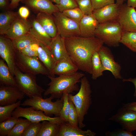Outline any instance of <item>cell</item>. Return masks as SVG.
I'll list each match as a JSON object with an SVG mask.
<instances>
[{"mask_svg": "<svg viewBox=\"0 0 136 136\" xmlns=\"http://www.w3.org/2000/svg\"><path fill=\"white\" fill-rule=\"evenodd\" d=\"M68 55L79 70L92 73V59L94 53L103 46V42L95 37L80 36L65 38Z\"/></svg>", "mask_w": 136, "mask_h": 136, "instance_id": "6da1fadb", "label": "cell"}, {"mask_svg": "<svg viewBox=\"0 0 136 136\" xmlns=\"http://www.w3.org/2000/svg\"><path fill=\"white\" fill-rule=\"evenodd\" d=\"M84 76L83 73L78 72L57 77L48 75L50 81L47 84L48 87L44 91V95L47 96L50 94L54 98L59 99L64 93L69 94L78 91L79 89L77 83L80 82L81 79Z\"/></svg>", "mask_w": 136, "mask_h": 136, "instance_id": "7a4b0ae2", "label": "cell"}, {"mask_svg": "<svg viewBox=\"0 0 136 136\" xmlns=\"http://www.w3.org/2000/svg\"><path fill=\"white\" fill-rule=\"evenodd\" d=\"M80 88L74 95L68 94L69 100L74 104L77 111L79 127L81 128L85 127L83 123L85 115L88 113L92 103V91L90 85L85 76L81 79Z\"/></svg>", "mask_w": 136, "mask_h": 136, "instance_id": "3957f363", "label": "cell"}, {"mask_svg": "<svg viewBox=\"0 0 136 136\" xmlns=\"http://www.w3.org/2000/svg\"><path fill=\"white\" fill-rule=\"evenodd\" d=\"M117 21L99 23L95 32V37L108 46H118L123 32Z\"/></svg>", "mask_w": 136, "mask_h": 136, "instance_id": "277c9868", "label": "cell"}, {"mask_svg": "<svg viewBox=\"0 0 136 136\" xmlns=\"http://www.w3.org/2000/svg\"><path fill=\"white\" fill-rule=\"evenodd\" d=\"M53 99L51 96L45 98L42 97H34L26 99L21 105L23 106L32 107L36 109L42 111L47 116L54 115L56 117L59 116L63 104V96L54 102L52 101Z\"/></svg>", "mask_w": 136, "mask_h": 136, "instance_id": "5b68a950", "label": "cell"}, {"mask_svg": "<svg viewBox=\"0 0 136 136\" xmlns=\"http://www.w3.org/2000/svg\"><path fill=\"white\" fill-rule=\"evenodd\" d=\"M14 76L17 86L26 96L29 98L42 97L45 90L37 84L36 75L23 73L16 66Z\"/></svg>", "mask_w": 136, "mask_h": 136, "instance_id": "8992f818", "label": "cell"}, {"mask_svg": "<svg viewBox=\"0 0 136 136\" xmlns=\"http://www.w3.org/2000/svg\"><path fill=\"white\" fill-rule=\"evenodd\" d=\"M16 66L22 72L34 75H50L49 71L38 57H29L16 50Z\"/></svg>", "mask_w": 136, "mask_h": 136, "instance_id": "52a82bcc", "label": "cell"}, {"mask_svg": "<svg viewBox=\"0 0 136 136\" xmlns=\"http://www.w3.org/2000/svg\"><path fill=\"white\" fill-rule=\"evenodd\" d=\"M57 33L64 38L80 36L79 24L57 12L53 15Z\"/></svg>", "mask_w": 136, "mask_h": 136, "instance_id": "ba28073f", "label": "cell"}, {"mask_svg": "<svg viewBox=\"0 0 136 136\" xmlns=\"http://www.w3.org/2000/svg\"><path fill=\"white\" fill-rule=\"evenodd\" d=\"M12 116L18 118H25L31 122H40L45 120L59 124L64 122L60 116L50 117L46 115L43 111L36 109L32 107L24 108L19 106L13 111Z\"/></svg>", "mask_w": 136, "mask_h": 136, "instance_id": "9c48e42d", "label": "cell"}, {"mask_svg": "<svg viewBox=\"0 0 136 136\" xmlns=\"http://www.w3.org/2000/svg\"><path fill=\"white\" fill-rule=\"evenodd\" d=\"M15 49L12 40L4 35L0 36V56L6 63L12 74L14 76L16 65Z\"/></svg>", "mask_w": 136, "mask_h": 136, "instance_id": "30bf717a", "label": "cell"}, {"mask_svg": "<svg viewBox=\"0 0 136 136\" xmlns=\"http://www.w3.org/2000/svg\"><path fill=\"white\" fill-rule=\"evenodd\" d=\"M117 21L123 32H136V10L134 8L126 4L121 5Z\"/></svg>", "mask_w": 136, "mask_h": 136, "instance_id": "8fae6325", "label": "cell"}, {"mask_svg": "<svg viewBox=\"0 0 136 136\" xmlns=\"http://www.w3.org/2000/svg\"><path fill=\"white\" fill-rule=\"evenodd\" d=\"M109 120L118 123L125 130L131 132L136 130V112L133 110L122 107Z\"/></svg>", "mask_w": 136, "mask_h": 136, "instance_id": "7c38bea8", "label": "cell"}, {"mask_svg": "<svg viewBox=\"0 0 136 136\" xmlns=\"http://www.w3.org/2000/svg\"><path fill=\"white\" fill-rule=\"evenodd\" d=\"M99 56L105 70L110 72L116 79H121V67L115 60L111 50L108 47L103 46L98 51Z\"/></svg>", "mask_w": 136, "mask_h": 136, "instance_id": "4fadbf2b", "label": "cell"}, {"mask_svg": "<svg viewBox=\"0 0 136 136\" xmlns=\"http://www.w3.org/2000/svg\"><path fill=\"white\" fill-rule=\"evenodd\" d=\"M25 95L17 86L0 85V106L15 103L23 99Z\"/></svg>", "mask_w": 136, "mask_h": 136, "instance_id": "5bb4252c", "label": "cell"}, {"mask_svg": "<svg viewBox=\"0 0 136 136\" xmlns=\"http://www.w3.org/2000/svg\"><path fill=\"white\" fill-rule=\"evenodd\" d=\"M121 5L116 3L93 10L92 14L99 23L117 21Z\"/></svg>", "mask_w": 136, "mask_h": 136, "instance_id": "9a60e30c", "label": "cell"}, {"mask_svg": "<svg viewBox=\"0 0 136 136\" xmlns=\"http://www.w3.org/2000/svg\"><path fill=\"white\" fill-rule=\"evenodd\" d=\"M29 20L31 26L28 33L49 49L52 38L45 31L36 17H31Z\"/></svg>", "mask_w": 136, "mask_h": 136, "instance_id": "2e32d148", "label": "cell"}, {"mask_svg": "<svg viewBox=\"0 0 136 136\" xmlns=\"http://www.w3.org/2000/svg\"><path fill=\"white\" fill-rule=\"evenodd\" d=\"M31 25L29 20H24L19 16L14 21L4 35L12 40L28 33Z\"/></svg>", "mask_w": 136, "mask_h": 136, "instance_id": "e0dca14e", "label": "cell"}, {"mask_svg": "<svg viewBox=\"0 0 136 136\" xmlns=\"http://www.w3.org/2000/svg\"><path fill=\"white\" fill-rule=\"evenodd\" d=\"M79 24L80 36L87 38L95 37V30L99 23L92 14L84 15Z\"/></svg>", "mask_w": 136, "mask_h": 136, "instance_id": "ac0fdd59", "label": "cell"}, {"mask_svg": "<svg viewBox=\"0 0 136 136\" xmlns=\"http://www.w3.org/2000/svg\"><path fill=\"white\" fill-rule=\"evenodd\" d=\"M23 3L33 10L52 15L59 11L55 5L50 0H23Z\"/></svg>", "mask_w": 136, "mask_h": 136, "instance_id": "d6986e66", "label": "cell"}, {"mask_svg": "<svg viewBox=\"0 0 136 136\" xmlns=\"http://www.w3.org/2000/svg\"><path fill=\"white\" fill-rule=\"evenodd\" d=\"M49 49L56 62L69 56L65 46V38L58 33L52 38Z\"/></svg>", "mask_w": 136, "mask_h": 136, "instance_id": "ffe728a7", "label": "cell"}, {"mask_svg": "<svg viewBox=\"0 0 136 136\" xmlns=\"http://www.w3.org/2000/svg\"><path fill=\"white\" fill-rule=\"evenodd\" d=\"M79 70L68 56L56 62L53 70V74L54 75H68L75 73Z\"/></svg>", "mask_w": 136, "mask_h": 136, "instance_id": "44dd1931", "label": "cell"}, {"mask_svg": "<svg viewBox=\"0 0 136 136\" xmlns=\"http://www.w3.org/2000/svg\"><path fill=\"white\" fill-rule=\"evenodd\" d=\"M38 51V57L49 71V75L54 77L53 71L56 61L50 49L47 46L40 43Z\"/></svg>", "mask_w": 136, "mask_h": 136, "instance_id": "7402d4cb", "label": "cell"}, {"mask_svg": "<svg viewBox=\"0 0 136 136\" xmlns=\"http://www.w3.org/2000/svg\"><path fill=\"white\" fill-rule=\"evenodd\" d=\"M36 18L49 36L53 38L56 36L57 33V28L53 15L39 12Z\"/></svg>", "mask_w": 136, "mask_h": 136, "instance_id": "603a6c76", "label": "cell"}, {"mask_svg": "<svg viewBox=\"0 0 136 136\" xmlns=\"http://www.w3.org/2000/svg\"><path fill=\"white\" fill-rule=\"evenodd\" d=\"M96 134L90 130H83L79 127L73 126L64 122L60 124L57 136H94Z\"/></svg>", "mask_w": 136, "mask_h": 136, "instance_id": "cb8c5ba5", "label": "cell"}, {"mask_svg": "<svg viewBox=\"0 0 136 136\" xmlns=\"http://www.w3.org/2000/svg\"><path fill=\"white\" fill-rule=\"evenodd\" d=\"M19 16L18 12L7 11L0 13V34L4 35L15 20Z\"/></svg>", "mask_w": 136, "mask_h": 136, "instance_id": "d4e9b609", "label": "cell"}, {"mask_svg": "<svg viewBox=\"0 0 136 136\" xmlns=\"http://www.w3.org/2000/svg\"><path fill=\"white\" fill-rule=\"evenodd\" d=\"M5 62L2 59H0V85L17 86L15 77Z\"/></svg>", "mask_w": 136, "mask_h": 136, "instance_id": "484cf974", "label": "cell"}, {"mask_svg": "<svg viewBox=\"0 0 136 136\" xmlns=\"http://www.w3.org/2000/svg\"><path fill=\"white\" fill-rule=\"evenodd\" d=\"M60 124L47 120L42 121L37 136H57Z\"/></svg>", "mask_w": 136, "mask_h": 136, "instance_id": "4316f807", "label": "cell"}, {"mask_svg": "<svg viewBox=\"0 0 136 136\" xmlns=\"http://www.w3.org/2000/svg\"><path fill=\"white\" fill-rule=\"evenodd\" d=\"M105 70L101 61L98 51L95 52L93 54L92 59L91 78L94 80L103 75Z\"/></svg>", "mask_w": 136, "mask_h": 136, "instance_id": "83f0119b", "label": "cell"}, {"mask_svg": "<svg viewBox=\"0 0 136 136\" xmlns=\"http://www.w3.org/2000/svg\"><path fill=\"white\" fill-rule=\"evenodd\" d=\"M11 40L15 49L18 51H21L28 45L38 41L28 33Z\"/></svg>", "mask_w": 136, "mask_h": 136, "instance_id": "f1b7e54d", "label": "cell"}, {"mask_svg": "<svg viewBox=\"0 0 136 136\" xmlns=\"http://www.w3.org/2000/svg\"><path fill=\"white\" fill-rule=\"evenodd\" d=\"M121 43L132 51L136 53V32H123L120 41Z\"/></svg>", "mask_w": 136, "mask_h": 136, "instance_id": "f546056e", "label": "cell"}, {"mask_svg": "<svg viewBox=\"0 0 136 136\" xmlns=\"http://www.w3.org/2000/svg\"><path fill=\"white\" fill-rule=\"evenodd\" d=\"M31 122L26 119L18 118L14 126L7 136H22Z\"/></svg>", "mask_w": 136, "mask_h": 136, "instance_id": "4dcf8cb0", "label": "cell"}, {"mask_svg": "<svg viewBox=\"0 0 136 136\" xmlns=\"http://www.w3.org/2000/svg\"><path fill=\"white\" fill-rule=\"evenodd\" d=\"M21 100L9 105L0 106V122H3L10 118L13 112L18 107L20 106Z\"/></svg>", "mask_w": 136, "mask_h": 136, "instance_id": "1f68e13d", "label": "cell"}, {"mask_svg": "<svg viewBox=\"0 0 136 136\" xmlns=\"http://www.w3.org/2000/svg\"><path fill=\"white\" fill-rule=\"evenodd\" d=\"M18 119L17 117L12 116L0 122V136H7L14 126Z\"/></svg>", "mask_w": 136, "mask_h": 136, "instance_id": "d6a6232c", "label": "cell"}, {"mask_svg": "<svg viewBox=\"0 0 136 136\" xmlns=\"http://www.w3.org/2000/svg\"><path fill=\"white\" fill-rule=\"evenodd\" d=\"M40 43L38 41L35 42L27 46L20 51L23 55L29 57H38V50Z\"/></svg>", "mask_w": 136, "mask_h": 136, "instance_id": "836d02e7", "label": "cell"}, {"mask_svg": "<svg viewBox=\"0 0 136 136\" xmlns=\"http://www.w3.org/2000/svg\"><path fill=\"white\" fill-rule=\"evenodd\" d=\"M67 93H63V104L59 116L64 122H67L68 116L71 108V105L68 98V94Z\"/></svg>", "mask_w": 136, "mask_h": 136, "instance_id": "e575fe53", "label": "cell"}, {"mask_svg": "<svg viewBox=\"0 0 136 136\" xmlns=\"http://www.w3.org/2000/svg\"><path fill=\"white\" fill-rule=\"evenodd\" d=\"M62 13L66 16L79 23L84 15L78 7L65 10Z\"/></svg>", "mask_w": 136, "mask_h": 136, "instance_id": "d590c367", "label": "cell"}, {"mask_svg": "<svg viewBox=\"0 0 136 136\" xmlns=\"http://www.w3.org/2000/svg\"><path fill=\"white\" fill-rule=\"evenodd\" d=\"M84 15L92 14L93 11L91 0H75Z\"/></svg>", "mask_w": 136, "mask_h": 136, "instance_id": "8d00e7d4", "label": "cell"}, {"mask_svg": "<svg viewBox=\"0 0 136 136\" xmlns=\"http://www.w3.org/2000/svg\"><path fill=\"white\" fill-rule=\"evenodd\" d=\"M69 101L71 105V108L68 116L67 122L72 126L79 127L77 111L73 103L69 100Z\"/></svg>", "mask_w": 136, "mask_h": 136, "instance_id": "74e56055", "label": "cell"}, {"mask_svg": "<svg viewBox=\"0 0 136 136\" xmlns=\"http://www.w3.org/2000/svg\"><path fill=\"white\" fill-rule=\"evenodd\" d=\"M59 11L62 12L63 11L78 7L75 0H60L58 4H55Z\"/></svg>", "mask_w": 136, "mask_h": 136, "instance_id": "f35d334b", "label": "cell"}, {"mask_svg": "<svg viewBox=\"0 0 136 136\" xmlns=\"http://www.w3.org/2000/svg\"><path fill=\"white\" fill-rule=\"evenodd\" d=\"M41 125L40 122H31L24 130L22 136H37Z\"/></svg>", "mask_w": 136, "mask_h": 136, "instance_id": "ab89813d", "label": "cell"}, {"mask_svg": "<svg viewBox=\"0 0 136 136\" xmlns=\"http://www.w3.org/2000/svg\"><path fill=\"white\" fill-rule=\"evenodd\" d=\"M107 136H133L132 132L122 128L115 129L112 131H108L105 132Z\"/></svg>", "mask_w": 136, "mask_h": 136, "instance_id": "60d3db41", "label": "cell"}, {"mask_svg": "<svg viewBox=\"0 0 136 136\" xmlns=\"http://www.w3.org/2000/svg\"><path fill=\"white\" fill-rule=\"evenodd\" d=\"M115 0H91L93 10L115 3Z\"/></svg>", "mask_w": 136, "mask_h": 136, "instance_id": "b9f144b4", "label": "cell"}, {"mask_svg": "<svg viewBox=\"0 0 136 136\" xmlns=\"http://www.w3.org/2000/svg\"><path fill=\"white\" fill-rule=\"evenodd\" d=\"M18 13L20 17L25 20H27L30 13L28 9L24 6L21 7L19 8Z\"/></svg>", "mask_w": 136, "mask_h": 136, "instance_id": "7bdbcfd3", "label": "cell"}, {"mask_svg": "<svg viewBox=\"0 0 136 136\" xmlns=\"http://www.w3.org/2000/svg\"><path fill=\"white\" fill-rule=\"evenodd\" d=\"M122 107L126 109L136 112V102L124 104H123Z\"/></svg>", "mask_w": 136, "mask_h": 136, "instance_id": "ee69618b", "label": "cell"}, {"mask_svg": "<svg viewBox=\"0 0 136 136\" xmlns=\"http://www.w3.org/2000/svg\"><path fill=\"white\" fill-rule=\"evenodd\" d=\"M123 82H129L132 83L135 87V91L133 94L134 97H136V78H130L128 79H122Z\"/></svg>", "mask_w": 136, "mask_h": 136, "instance_id": "f6af8a7d", "label": "cell"}, {"mask_svg": "<svg viewBox=\"0 0 136 136\" xmlns=\"http://www.w3.org/2000/svg\"><path fill=\"white\" fill-rule=\"evenodd\" d=\"M23 0H11L9 8L12 9L16 8L18 6L19 2Z\"/></svg>", "mask_w": 136, "mask_h": 136, "instance_id": "bcb514c9", "label": "cell"}, {"mask_svg": "<svg viewBox=\"0 0 136 136\" xmlns=\"http://www.w3.org/2000/svg\"><path fill=\"white\" fill-rule=\"evenodd\" d=\"M8 0H0V8L1 9L5 8L9 6L7 1Z\"/></svg>", "mask_w": 136, "mask_h": 136, "instance_id": "7dc6e473", "label": "cell"}, {"mask_svg": "<svg viewBox=\"0 0 136 136\" xmlns=\"http://www.w3.org/2000/svg\"><path fill=\"white\" fill-rule=\"evenodd\" d=\"M127 5L130 7L136 8V0H127Z\"/></svg>", "mask_w": 136, "mask_h": 136, "instance_id": "c3c4849f", "label": "cell"}, {"mask_svg": "<svg viewBox=\"0 0 136 136\" xmlns=\"http://www.w3.org/2000/svg\"><path fill=\"white\" fill-rule=\"evenodd\" d=\"M126 0H116V3L118 4L121 5L123 4L124 2Z\"/></svg>", "mask_w": 136, "mask_h": 136, "instance_id": "681fc988", "label": "cell"}, {"mask_svg": "<svg viewBox=\"0 0 136 136\" xmlns=\"http://www.w3.org/2000/svg\"><path fill=\"white\" fill-rule=\"evenodd\" d=\"M51 2H54L56 4H58L59 3L60 0H50Z\"/></svg>", "mask_w": 136, "mask_h": 136, "instance_id": "f907efd6", "label": "cell"}, {"mask_svg": "<svg viewBox=\"0 0 136 136\" xmlns=\"http://www.w3.org/2000/svg\"><path fill=\"white\" fill-rule=\"evenodd\" d=\"M10 0L11 1V0Z\"/></svg>", "mask_w": 136, "mask_h": 136, "instance_id": "816d5d0a", "label": "cell"}]
</instances>
